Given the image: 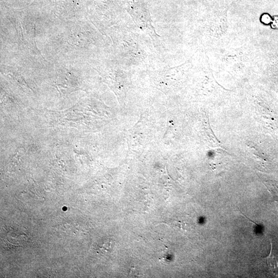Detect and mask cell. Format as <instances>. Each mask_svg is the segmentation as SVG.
I'll return each mask as SVG.
<instances>
[{"label": "cell", "instance_id": "2", "mask_svg": "<svg viewBox=\"0 0 278 278\" xmlns=\"http://www.w3.org/2000/svg\"><path fill=\"white\" fill-rule=\"evenodd\" d=\"M268 270L274 275H278V256L274 252L271 246V251L268 256L264 258Z\"/></svg>", "mask_w": 278, "mask_h": 278}, {"label": "cell", "instance_id": "1", "mask_svg": "<svg viewBox=\"0 0 278 278\" xmlns=\"http://www.w3.org/2000/svg\"><path fill=\"white\" fill-rule=\"evenodd\" d=\"M12 229L14 236H13L9 229H6L2 234L3 236H2V240L3 245L10 249L23 247L29 240V235L26 230L17 227L12 228Z\"/></svg>", "mask_w": 278, "mask_h": 278}]
</instances>
